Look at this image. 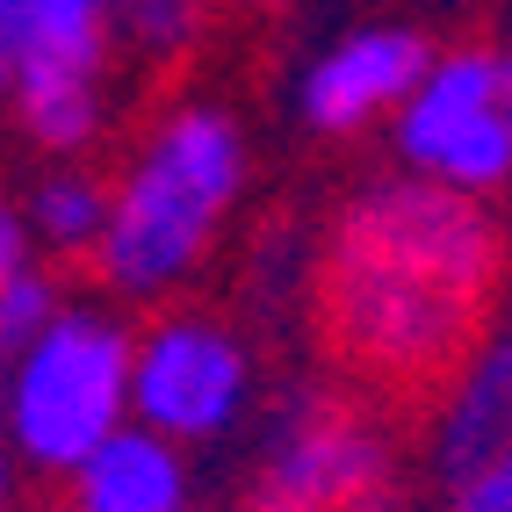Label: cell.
I'll list each match as a JSON object with an SVG mask.
<instances>
[{"instance_id":"6da1fadb","label":"cell","mask_w":512,"mask_h":512,"mask_svg":"<svg viewBox=\"0 0 512 512\" xmlns=\"http://www.w3.org/2000/svg\"><path fill=\"white\" fill-rule=\"evenodd\" d=\"M505 267V231L484 202L433 181H375L347 195L325 246V325L339 354L383 383L455 368L484 325Z\"/></svg>"},{"instance_id":"7a4b0ae2","label":"cell","mask_w":512,"mask_h":512,"mask_svg":"<svg viewBox=\"0 0 512 512\" xmlns=\"http://www.w3.org/2000/svg\"><path fill=\"white\" fill-rule=\"evenodd\" d=\"M253 174V145L224 101H174L130 152L94 238V275L123 303H166L217 253Z\"/></svg>"},{"instance_id":"3957f363","label":"cell","mask_w":512,"mask_h":512,"mask_svg":"<svg viewBox=\"0 0 512 512\" xmlns=\"http://www.w3.org/2000/svg\"><path fill=\"white\" fill-rule=\"evenodd\" d=\"M130 419V325L109 303H58V318L0 361V433L29 476L73 469Z\"/></svg>"},{"instance_id":"277c9868","label":"cell","mask_w":512,"mask_h":512,"mask_svg":"<svg viewBox=\"0 0 512 512\" xmlns=\"http://www.w3.org/2000/svg\"><path fill=\"white\" fill-rule=\"evenodd\" d=\"M412 181L491 202L512 188V44H448L390 116Z\"/></svg>"},{"instance_id":"5b68a950","label":"cell","mask_w":512,"mask_h":512,"mask_svg":"<svg viewBox=\"0 0 512 512\" xmlns=\"http://www.w3.org/2000/svg\"><path fill=\"white\" fill-rule=\"evenodd\" d=\"M116 0H0V94L44 152H87L109 123Z\"/></svg>"},{"instance_id":"8992f818","label":"cell","mask_w":512,"mask_h":512,"mask_svg":"<svg viewBox=\"0 0 512 512\" xmlns=\"http://www.w3.org/2000/svg\"><path fill=\"white\" fill-rule=\"evenodd\" d=\"M253 347L210 311H159L130 332V419L174 448H210L253 412Z\"/></svg>"},{"instance_id":"52a82bcc","label":"cell","mask_w":512,"mask_h":512,"mask_svg":"<svg viewBox=\"0 0 512 512\" xmlns=\"http://www.w3.org/2000/svg\"><path fill=\"white\" fill-rule=\"evenodd\" d=\"M433 58V37L412 22H354L332 44L303 58V73L289 87V109L318 138H361V130L390 123L397 101L419 87Z\"/></svg>"},{"instance_id":"ba28073f","label":"cell","mask_w":512,"mask_h":512,"mask_svg":"<svg viewBox=\"0 0 512 512\" xmlns=\"http://www.w3.org/2000/svg\"><path fill=\"white\" fill-rule=\"evenodd\" d=\"M282 512H390V448L354 412L311 404L296 412L260 462V498Z\"/></svg>"},{"instance_id":"9c48e42d","label":"cell","mask_w":512,"mask_h":512,"mask_svg":"<svg viewBox=\"0 0 512 512\" xmlns=\"http://www.w3.org/2000/svg\"><path fill=\"white\" fill-rule=\"evenodd\" d=\"M505 448H512V318H498L491 332H476L462 347L455 383L426 433V462L440 484H462L469 469L498 462Z\"/></svg>"},{"instance_id":"30bf717a","label":"cell","mask_w":512,"mask_h":512,"mask_svg":"<svg viewBox=\"0 0 512 512\" xmlns=\"http://www.w3.org/2000/svg\"><path fill=\"white\" fill-rule=\"evenodd\" d=\"M188 505V448L123 419L109 440L65 469V512H181Z\"/></svg>"},{"instance_id":"8fae6325","label":"cell","mask_w":512,"mask_h":512,"mask_svg":"<svg viewBox=\"0 0 512 512\" xmlns=\"http://www.w3.org/2000/svg\"><path fill=\"white\" fill-rule=\"evenodd\" d=\"M101 217H109V188H101L94 174H44L37 195L22 202V224L29 238H37L44 253L58 260H87L94 253V238H101Z\"/></svg>"},{"instance_id":"7c38bea8","label":"cell","mask_w":512,"mask_h":512,"mask_svg":"<svg viewBox=\"0 0 512 512\" xmlns=\"http://www.w3.org/2000/svg\"><path fill=\"white\" fill-rule=\"evenodd\" d=\"M116 29L130 37V51L145 58H174L195 44L202 29V0H116Z\"/></svg>"},{"instance_id":"4fadbf2b","label":"cell","mask_w":512,"mask_h":512,"mask_svg":"<svg viewBox=\"0 0 512 512\" xmlns=\"http://www.w3.org/2000/svg\"><path fill=\"white\" fill-rule=\"evenodd\" d=\"M58 282L44 275V267L37 260H29V267H15V275L8 282H0V361H8L15 347H29V339H37L51 318H58Z\"/></svg>"},{"instance_id":"5bb4252c","label":"cell","mask_w":512,"mask_h":512,"mask_svg":"<svg viewBox=\"0 0 512 512\" xmlns=\"http://www.w3.org/2000/svg\"><path fill=\"white\" fill-rule=\"evenodd\" d=\"M440 512H512V448L484 469H469L462 484H448V505Z\"/></svg>"},{"instance_id":"9a60e30c","label":"cell","mask_w":512,"mask_h":512,"mask_svg":"<svg viewBox=\"0 0 512 512\" xmlns=\"http://www.w3.org/2000/svg\"><path fill=\"white\" fill-rule=\"evenodd\" d=\"M37 260V238H29V224H22V210L8 195H0V282L15 275V267H29Z\"/></svg>"},{"instance_id":"2e32d148","label":"cell","mask_w":512,"mask_h":512,"mask_svg":"<svg viewBox=\"0 0 512 512\" xmlns=\"http://www.w3.org/2000/svg\"><path fill=\"white\" fill-rule=\"evenodd\" d=\"M15 505V455H8V433H0V512Z\"/></svg>"},{"instance_id":"e0dca14e","label":"cell","mask_w":512,"mask_h":512,"mask_svg":"<svg viewBox=\"0 0 512 512\" xmlns=\"http://www.w3.org/2000/svg\"><path fill=\"white\" fill-rule=\"evenodd\" d=\"M8 512H65V505H8Z\"/></svg>"},{"instance_id":"ac0fdd59","label":"cell","mask_w":512,"mask_h":512,"mask_svg":"<svg viewBox=\"0 0 512 512\" xmlns=\"http://www.w3.org/2000/svg\"><path fill=\"white\" fill-rule=\"evenodd\" d=\"M253 8H289V0H253Z\"/></svg>"},{"instance_id":"d6986e66","label":"cell","mask_w":512,"mask_h":512,"mask_svg":"<svg viewBox=\"0 0 512 512\" xmlns=\"http://www.w3.org/2000/svg\"><path fill=\"white\" fill-rule=\"evenodd\" d=\"M253 512H282V505H253Z\"/></svg>"},{"instance_id":"ffe728a7","label":"cell","mask_w":512,"mask_h":512,"mask_svg":"<svg viewBox=\"0 0 512 512\" xmlns=\"http://www.w3.org/2000/svg\"><path fill=\"white\" fill-rule=\"evenodd\" d=\"M505 246H512V224H505Z\"/></svg>"},{"instance_id":"44dd1931","label":"cell","mask_w":512,"mask_h":512,"mask_svg":"<svg viewBox=\"0 0 512 512\" xmlns=\"http://www.w3.org/2000/svg\"><path fill=\"white\" fill-rule=\"evenodd\" d=\"M181 512H195V505H181Z\"/></svg>"}]
</instances>
